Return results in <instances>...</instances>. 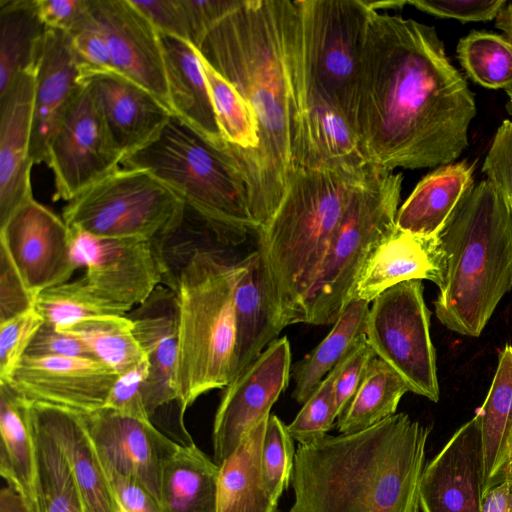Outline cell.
I'll return each instance as SVG.
<instances>
[{
    "mask_svg": "<svg viewBox=\"0 0 512 512\" xmlns=\"http://www.w3.org/2000/svg\"><path fill=\"white\" fill-rule=\"evenodd\" d=\"M291 349L277 338L225 388L212 431L213 460L219 466L237 449L248 430L270 410L289 385Z\"/></svg>",
    "mask_w": 512,
    "mask_h": 512,
    "instance_id": "cell-15",
    "label": "cell"
},
{
    "mask_svg": "<svg viewBox=\"0 0 512 512\" xmlns=\"http://www.w3.org/2000/svg\"><path fill=\"white\" fill-rule=\"evenodd\" d=\"M121 167L152 173L223 245H239L256 233L228 146L215 144L175 114L151 140L124 156Z\"/></svg>",
    "mask_w": 512,
    "mask_h": 512,
    "instance_id": "cell-6",
    "label": "cell"
},
{
    "mask_svg": "<svg viewBox=\"0 0 512 512\" xmlns=\"http://www.w3.org/2000/svg\"><path fill=\"white\" fill-rule=\"evenodd\" d=\"M375 357L365 338L333 369V389L338 418L353 399Z\"/></svg>",
    "mask_w": 512,
    "mask_h": 512,
    "instance_id": "cell-46",
    "label": "cell"
},
{
    "mask_svg": "<svg viewBox=\"0 0 512 512\" xmlns=\"http://www.w3.org/2000/svg\"><path fill=\"white\" fill-rule=\"evenodd\" d=\"M287 61L293 108V164L309 169L361 171L369 165L345 116L306 75L287 25Z\"/></svg>",
    "mask_w": 512,
    "mask_h": 512,
    "instance_id": "cell-12",
    "label": "cell"
},
{
    "mask_svg": "<svg viewBox=\"0 0 512 512\" xmlns=\"http://www.w3.org/2000/svg\"><path fill=\"white\" fill-rule=\"evenodd\" d=\"M429 324L422 280L404 281L372 301L366 339L375 355L406 381L410 392L437 402L440 391Z\"/></svg>",
    "mask_w": 512,
    "mask_h": 512,
    "instance_id": "cell-11",
    "label": "cell"
},
{
    "mask_svg": "<svg viewBox=\"0 0 512 512\" xmlns=\"http://www.w3.org/2000/svg\"><path fill=\"white\" fill-rule=\"evenodd\" d=\"M296 450L287 425L270 415L264 435L261 469L266 488L278 502L291 482Z\"/></svg>",
    "mask_w": 512,
    "mask_h": 512,
    "instance_id": "cell-42",
    "label": "cell"
},
{
    "mask_svg": "<svg viewBox=\"0 0 512 512\" xmlns=\"http://www.w3.org/2000/svg\"><path fill=\"white\" fill-rule=\"evenodd\" d=\"M495 26L512 43V1L505 4L495 19Z\"/></svg>",
    "mask_w": 512,
    "mask_h": 512,
    "instance_id": "cell-57",
    "label": "cell"
},
{
    "mask_svg": "<svg viewBox=\"0 0 512 512\" xmlns=\"http://www.w3.org/2000/svg\"><path fill=\"white\" fill-rule=\"evenodd\" d=\"M122 159L90 90L83 84L49 145L46 164L54 175L53 200L70 201L117 170Z\"/></svg>",
    "mask_w": 512,
    "mask_h": 512,
    "instance_id": "cell-14",
    "label": "cell"
},
{
    "mask_svg": "<svg viewBox=\"0 0 512 512\" xmlns=\"http://www.w3.org/2000/svg\"><path fill=\"white\" fill-rule=\"evenodd\" d=\"M35 301L8 254L0 247V322L34 309Z\"/></svg>",
    "mask_w": 512,
    "mask_h": 512,
    "instance_id": "cell-49",
    "label": "cell"
},
{
    "mask_svg": "<svg viewBox=\"0 0 512 512\" xmlns=\"http://www.w3.org/2000/svg\"><path fill=\"white\" fill-rule=\"evenodd\" d=\"M24 356L94 358L82 341L46 323L36 332Z\"/></svg>",
    "mask_w": 512,
    "mask_h": 512,
    "instance_id": "cell-53",
    "label": "cell"
},
{
    "mask_svg": "<svg viewBox=\"0 0 512 512\" xmlns=\"http://www.w3.org/2000/svg\"><path fill=\"white\" fill-rule=\"evenodd\" d=\"M186 206L145 169L119 167L63 208L69 228L109 238L160 241L182 225Z\"/></svg>",
    "mask_w": 512,
    "mask_h": 512,
    "instance_id": "cell-10",
    "label": "cell"
},
{
    "mask_svg": "<svg viewBox=\"0 0 512 512\" xmlns=\"http://www.w3.org/2000/svg\"><path fill=\"white\" fill-rule=\"evenodd\" d=\"M476 112L434 27L372 9L353 120L369 164L394 170L453 163L468 146Z\"/></svg>",
    "mask_w": 512,
    "mask_h": 512,
    "instance_id": "cell-1",
    "label": "cell"
},
{
    "mask_svg": "<svg viewBox=\"0 0 512 512\" xmlns=\"http://www.w3.org/2000/svg\"><path fill=\"white\" fill-rule=\"evenodd\" d=\"M90 14L107 41L114 70L172 112L158 30L130 0H90Z\"/></svg>",
    "mask_w": 512,
    "mask_h": 512,
    "instance_id": "cell-19",
    "label": "cell"
},
{
    "mask_svg": "<svg viewBox=\"0 0 512 512\" xmlns=\"http://www.w3.org/2000/svg\"><path fill=\"white\" fill-rule=\"evenodd\" d=\"M475 163L438 166L427 174L398 209L396 227L420 236H436L474 186Z\"/></svg>",
    "mask_w": 512,
    "mask_h": 512,
    "instance_id": "cell-30",
    "label": "cell"
},
{
    "mask_svg": "<svg viewBox=\"0 0 512 512\" xmlns=\"http://www.w3.org/2000/svg\"><path fill=\"white\" fill-rule=\"evenodd\" d=\"M31 402V401H30ZM38 512H88L72 468L56 440L33 417Z\"/></svg>",
    "mask_w": 512,
    "mask_h": 512,
    "instance_id": "cell-37",
    "label": "cell"
},
{
    "mask_svg": "<svg viewBox=\"0 0 512 512\" xmlns=\"http://www.w3.org/2000/svg\"><path fill=\"white\" fill-rule=\"evenodd\" d=\"M35 70L25 71L0 96V225L33 198L30 158Z\"/></svg>",
    "mask_w": 512,
    "mask_h": 512,
    "instance_id": "cell-24",
    "label": "cell"
},
{
    "mask_svg": "<svg viewBox=\"0 0 512 512\" xmlns=\"http://www.w3.org/2000/svg\"><path fill=\"white\" fill-rule=\"evenodd\" d=\"M467 75L488 89L512 88V43L503 35L472 31L457 45Z\"/></svg>",
    "mask_w": 512,
    "mask_h": 512,
    "instance_id": "cell-41",
    "label": "cell"
},
{
    "mask_svg": "<svg viewBox=\"0 0 512 512\" xmlns=\"http://www.w3.org/2000/svg\"><path fill=\"white\" fill-rule=\"evenodd\" d=\"M199 56L221 137L244 183L251 157L259 144L256 123L235 87Z\"/></svg>",
    "mask_w": 512,
    "mask_h": 512,
    "instance_id": "cell-36",
    "label": "cell"
},
{
    "mask_svg": "<svg viewBox=\"0 0 512 512\" xmlns=\"http://www.w3.org/2000/svg\"><path fill=\"white\" fill-rule=\"evenodd\" d=\"M401 173L372 165L356 187L306 296L298 323L334 324L372 249L396 227Z\"/></svg>",
    "mask_w": 512,
    "mask_h": 512,
    "instance_id": "cell-8",
    "label": "cell"
},
{
    "mask_svg": "<svg viewBox=\"0 0 512 512\" xmlns=\"http://www.w3.org/2000/svg\"><path fill=\"white\" fill-rule=\"evenodd\" d=\"M443 256L438 320L478 337L512 289V211L486 179L474 185L437 235Z\"/></svg>",
    "mask_w": 512,
    "mask_h": 512,
    "instance_id": "cell-5",
    "label": "cell"
},
{
    "mask_svg": "<svg viewBox=\"0 0 512 512\" xmlns=\"http://www.w3.org/2000/svg\"><path fill=\"white\" fill-rule=\"evenodd\" d=\"M127 316L149 363L144 397L151 417L160 407L178 398V302L174 288L159 285Z\"/></svg>",
    "mask_w": 512,
    "mask_h": 512,
    "instance_id": "cell-23",
    "label": "cell"
},
{
    "mask_svg": "<svg viewBox=\"0 0 512 512\" xmlns=\"http://www.w3.org/2000/svg\"><path fill=\"white\" fill-rule=\"evenodd\" d=\"M35 4L47 28L70 33L88 15L90 0H35Z\"/></svg>",
    "mask_w": 512,
    "mask_h": 512,
    "instance_id": "cell-54",
    "label": "cell"
},
{
    "mask_svg": "<svg viewBox=\"0 0 512 512\" xmlns=\"http://www.w3.org/2000/svg\"><path fill=\"white\" fill-rule=\"evenodd\" d=\"M116 512H163L159 499L138 479L105 471Z\"/></svg>",
    "mask_w": 512,
    "mask_h": 512,
    "instance_id": "cell-52",
    "label": "cell"
},
{
    "mask_svg": "<svg viewBox=\"0 0 512 512\" xmlns=\"http://www.w3.org/2000/svg\"><path fill=\"white\" fill-rule=\"evenodd\" d=\"M409 391L406 381L376 356L353 399L337 419L338 431H361L393 416L402 396Z\"/></svg>",
    "mask_w": 512,
    "mask_h": 512,
    "instance_id": "cell-38",
    "label": "cell"
},
{
    "mask_svg": "<svg viewBox=\"0 0 512 512\" xmlns=\"http://www.w3.org/2000/svg\"><path fill=\"white\" fill-rule=\"evenodd\" d=\"M30 401L8 382H0V474L29 503L36 505V445Z\"/></svg>",
    "mask_w": 512,
    "mask_h": 512,
    "instance_id": "cell-33",
    "label": "cell"
},
{
    "mask_svg": "<svg viewBox=\"0 0 512 512\" xmlns=\"http://www.w3.org/2000/svg\"><path fill=\"white\" fill-rule=\"evenodd\" d=\"M334 371L332 370L303 404L287 425L294 441L306 445L327 435L338 418L334 398Z\"/></svg>",
    "mask_w": 512,
    "mask_h": 512,
    "instance_id": "cell-43",
    "label": "cell"
},
{
    "mask_svg": "<svg viewBox=\"0 0 512 512\" xmlns=\"http://www.w3.org/2000/svg\"><path fill=\"white\" fill-rule=\"evenodd\" d=\"M31 412L64 452L88 512H116L107 475L81 415L37 402H31Z\"/></svg>",
    "mask_w": 512,
    "mask_h": 512,
    "instance_id": "cell-26",
    "label": "cell"
},
{
    "mask_svg": "<svg viewBox=\"0 0 512 512\" xmlns=\"http://www.w3.org/2000/svg\"><path fill=\"white\" fill-rule=\"evenodd\" d=\"M482 172L512 211V120L506 119L498 127L485 157Z\"/></svg>",
    "mask_w": 512,
    "mask_h": 512,
    "instance_id": "cell-47",
    "label": "cell"
},
{
    "mask_svg": "<svg viewBox=\"0 0 512 512\" xmlns=\"http://www.w3.org/2000/svg\"><path fill=\"white\" fill-rule=\"evenodd\" d=\"M80 80L123 157L151 140L173 114L155 95L115 70L81 66Z\"/></svg>",
    "mask_w": 512,
    "mask_h": 512,
    "instance_id": "cell-22",
    "label": "cell"
},
{
    "mask_svg": "<svg viewBox=\"0 0 512 512\" xmlns=\"http://www.w3.org/2000/svg\"><path fill=\"white\" fill-rule=\"evenodd\" d=\"M239 263L234 290L236 324L235 379L282 330L270 304L258 250Z\"/></svg>",
    "mask_w": 512,
    "mask_h": 512,
    "instance_id": "cell-27",
    "label": "cell"
},
{
    "mask_svg": "<svg viewBox=\"0 0 512 512\" xmlns=\"http://www.w3.org/2000/svg\"><path fill=\"white\" fill-rule=\"evenodd\" d=\"M0 247L35 299L44 290L68 282L77 269L69 227L34 197L0 225Z\"/></svg>",
    "mask_w": 512,
    "mask_h": 512,
    "instance_id": "cell-16",
    "label": "cell"
},
{
    "mask_svg": "<svg viewBox=\"0 0 512 512\" xmlns=\"http://www.w3.org/2000/svg\"><path fill=\"white\" fill-rule=\"evenodd\" d=\"M35 309L44 323L58 330L92 317L128 314L103 298L83 277L44 290L36 298Z\"/></svg>",
    "mask_w": 512,
    "mask_h": 512,
    "instance_id": "cell-40",
    "label": "cell"
},
{
    "mask_svg": "<svg viewBox=\"0 0 512 512\" xmlns=\"http://www.w3.org/2000/svg\"><path fill=\"white\" fill-rule=\"evenodd\" d=\"M80 415L104 470L138 479L159 499L163 467L179 443L151 420L109 408Z\"/></svg>",
    "mask_w": 512,
    "mask_h": 512,
    "instance_id": "cell-17",
    "label": "cell"
},
{
    "mask_svg": "<svg viewBox=\"0 0 512 512\" xmlns=\"http://www.w3.org/2000/svg\"><path fill=\"white\" fill-rule=\"evenodd\" d=\"M483 453V498L493 487L512 480V346L501 351L482 406L475 414Z\"/></svg>",
    "mask_w": 512,
    "mask_h": 512,
    "instance_id": "cell-29",
    "label": "cell"
},
{
    "mask_svg": "<svg viewBox=\"0 0 512 512\" xmlns=\"http://www.w3.org/2000/svg\"><path fill=\"white\" fill-rule=\"evenodd\" d=\"M44 320L34 308L0 322V382H8Z\"/></svg>",
    "mask_w": 512,
    "mask_h": 512,
    "instance_id": "cell-44",
    "label": "cell"
},
{
    "mask_svg": "<svg viewBox=\"0 0 512 512\" xmlns=\"http://www.w3.org/2000/svg\"><path fill=\"white\" fill-rule=\"evenodd\" d=\"M220 466L192 441L179 444L160 478L163 512H217Z\"/></svg>",
    "mask_w": 512,
    "mask_h": 512,
    "instance_id": "cell-32",
    "label": "cell"
},
{
    "mask_svg": "<svg viewBox=\"0 0 512 512\" xmlns=\"http://www.w3.org/2000/svg\"><path fill=\"white\" fill-rule=\"evenodd\" d=\"M73 47L83 63L82 67L114 70L107 41L89 13L70 33Z\"/></svg>",
    "mask_w": 512,
    "mask_h": 512,
    "instance_id": "cell-50",
    "label": "cell"
},
{
    "mask_svg": "<svg viewBox=\"0 0 512 512\" xmlns=\"http://www.w3.org/2000/svg\"><path fill=\"white\" fill-rule=\"evenodd\" d=\"M443 256L436 236L395 229L370 252L357 278L352 298L372 302L388 288L409 280L440 285Z\"/></svg>",
    "mask_w": 512,
    "mask_h": 512,
    "instance_id": "cell-25",
    "label": "cell"
},
{
    "mask_svg": "<svg viewBox=\"0 0 512 512\" xmlns=\"http://www.w3.org/2000/svg\"><path fill=\"white\" fill-rule=\"evenodd\" d=\"M117 377L94 358L24 356L8 383L31 402L88 414L105 407Z\"/></svg>",
    "mask_w": 512,
    "mask_h": 512,
    "instance_id": "cell-18",
    "label": "cell"
},
{
    "mask_svg": "<svg viewBox=\"0 0 512 512\" xmlns=\"http://www.w3.org/2000/svg\"><path fill=\"white\" fill-rule=\"evenodd\" d=\"M70 229L71 257L83 278L103 298L130 312L162 282L165 266L158 241L100 237Z\"/></svg>",
    "mask_w": 512,
    "mask_h": 512,
    "instance_id": "cell-13",
    "label": "cell"
},
{
    "mask_svg": "<svg viewBox=\"0 0 512 512\" xmlns=\"http://www.w3.org/2000/svg\"><path fill=\"white\" fill-rule=\"evenodd\" d=\"M361 171L297 167L268 223L257 233L267 295L281 329L298 323Z\"/></svg>",
    "mask_w": 512,
    "mask_h": 512,
    "instance_id": "cell-4",
    "label": "cell"
},
{
    "mask_svg": "<svg viewBox=\"0 0 512 512\" xmlns=\"http://www.w3.org/2000/svg\"><path fill=\"white\" fill-rule=\"evenodd\" d=\"M130 1L159 33L191 42L189 19L183 0Z\"/></svg>",
    "mask_w": 512,
    "mask_h": 512,
    "instance_id": "cell-51",
    "label": "cell"
},
{
    "mask_svg": "<svg viewBox=\"0 0 512 512\" xmlns=\"http://www.w3.org/2000/svg\"><path fill=\"white\" fill-rule=\"evenodd\" d=\"M0 512H38L13 487L6 485L0 491Z\"/></svg>",
    "mask_w": 512,
    "mask_h": 512,
    "instance_id": "cell-56",
    "label": "cell"
},
{
    "mask_svg": "<svg viewBox=\"0 0 512 512\" xmlns=\"http://www.w3.org/2000/svg\"><path fill=\"white\" fill-rule=\"evenodd\" d=\"M419 504L422 512H482L483 453L476 416L426 464Z\"/></svg>",
    "mask_w": 512,
    "mask_h": 512,
    "instance_id": "cell-20",
    "label": "cell"
},
{
    "mask_svg": "<svg viewBox=\"0 0 512 512\" xmlns=\"http://www.w3.org/2000/svg\"><path fill=\"white\" fill-rule=\"evenodd\" d=\"M46 30L35 0H0V96L36 69Z\"/></svg>",
    "mask_w": 512,
    "mask_h": 512,
    "instance_id": "cell-35",
    "label": "cell"
},
{
    "mask_svg": "<svg viewBox=\"0 0 512 512\" xmlns=\"http://www.w3.org/2000/svg\"><path fill=\"white\" fill-rule=\"evenodd\" d=\"M147 357L131 369L118 375L104 408L143 420H151L148 414L144 385L148 377Z\"/></svg>",
    "mask_w": 512,
    "mask_h": 512,
    "instance_id": "cell-45",
    "label": "cell"
},
{
    "mask_svg": "<svg viewBox=\"0 0 512 512\" xmlns=\"http://www.w3.org/2000/svg\"><path fill=\"white\" fill-rule=\"evenodd\" d=\"M506 92H507V95H508V98H509L510 107L512 108V88L506 90Z\"/></svg>",
    "mask_w": 512,
    "mask_h": 512,
    "instance_id": "cell-58",
    "label": "cell"
},
{
    "mask_svg": "<svg viewBox=\"0 0 512 512\" xmlns=\"http://www.w3.org/2000/svg\"><path fill=\"white\" fill-rule=\"evenodd\" d=\"M430 431L396 413L361 431L298 444L286 512H420Z\"/></svg>",
    "mask_w": 512,
    "mask_h": 512,
    "instance_id": "cell-3",
    "label": "cell"
},
{
    "mask_svg": "<svg viewBox=\"0 0 512 512\" xmlns=\"http://www.w3.org/2000/svg\"><path fill=\"white\" fill-rule=\"evenodd\" d=\"M71 37L47 28L35 69L30 158L46 163L50 142L82 89L81 66Z\"/></svg>",
    "mask_w": 512,
    "mask_h": 512,
    "instance_id": "cell-21",
    "label": "cell"
},
{
    "mask_svg": "<svg viewBox=\"0 0 512 512\" xmlns=\"http://www.w3.org/2000/svg\"><path fill=\"white\" fill-rule=\"evenodd\" d=\"M267 415L245 434L235 452L220 465L217 512H278L265 486L261 454Z\"/></svg>",
    "mask_w": 512,
    "mask_h": 512,
    "instance_id": "cell-31",
    "label": "cell"
},
{
    "mask_svg": "<svg viewBox=\"0 0 512 512\" xmlns=\"http://www.w3.org/2000/svg\"><path fill=\"white\" fill-rule=\"evenodd\" d=\"M290 6L291 0H231L192 41L239 92L257 126L259 144L244 178L256 234L275 213L294 171Z\"/></svg>",
    "mask_w": 512,
    "mask_h": 512,
    "instance_id": "cell-2",
    "label": "cell"
},
{
    "mask_svg": "<svg viewBox=\"0 0 512 512\" xmlns=\"http://www.w3.org/2000/svg\"><path fill=\"white\" fill-rule=\"evenodd\" d=\"M482 512H512V480L493 487L484 495Z\"/></svg>",
    "mask_w": 512,
    "mask_h": 512,
    "instance_id": "cell-55",
    "label": "cell"
},
{
    "mask_svg": "<svg viewBox=\"0 0 512 512\" xmlns=\"http://www.w3.org/2000/svg\"><path fill=\"white\" fill-rule=\"evenodd\" d=\"M369 302L351 299L328 335L292 368V397L304 404L324 378L366 338Z\"/></svg>",
    "mask_w": 512,
    "mask_h": 512,
    "instance_id": "cell-34",
    "label": "cell"
},
{
    "mask_svg": "<svg viewBox=\"0 0 512 512\" xmlns=\"http://www.w3.org/2000/svg\"><path fill=\"white\" fill-rule=\"evenodd\" d=\"M239 263L196 249L184 263L174 290L178 302L177 401L180 422L200 396L225 388L234 377V290Z\"/></svg>",
    "mask_w": 512,
    "mask_h": 512,
    "instance_id": "cell-7",
    "label": "cell"
},
{
    "mask_svg": "<svg viewBox=\"0 0 512 512\" xmlns=\"http://www.w3.org/2000/svg\"><path fill=\"white\" fill-rule=\"evenodd\" d=\"M60 331L82 341L95 359L118 375L146 358L127 315L92 317Z\"/></svg>",
    "mask_w": 512,
    "mask_h": 512,
    "instance_id": "cell-39",
    "label": "cell"
},
{
    "mask_svg": "<svg viewBox=\"0 0 512 512\" xmlns=\"http://www.w3.org/2000/svg\"><path fill=\"white\" fill-rule=\"evenodd\" d=\"M169 98L173 114L181 117L217 145L220 134L201 59L186 40L160 33Z\"/></svg>",
    "mask_w": 512,
    "mask_h": 512,
    "instance_id": "cell-28",
    "label": "cell"
},
{
    "mask_svg": "<svg viewBox=\"0 0 512 512\" xmlns=\"http://www.w3.org/2000/svg\"><path fill=\"white\" fill-rule=\"evenodd\" d=\"M507 0H407V5L439 18L461 22L496 19Z\"/></svg>",
    "mask_w": 512,
    "mask_h": 512,
    "instance_id": "cell-48",
    "label": "cell"
},
{
    "mask_svg": "<svg viewBox=\"0 0 512 512\" xmlns=\"http://www.w3.org/2000/svg\"><path fill=\"white\" fill-rule=\"evenodd\" d=\"M372 8L364 0H295L294 51L316 89L353 127L362 49Z\"/></svg>",
    "mask_w": 512,
    "mask_h": 512,
    "instance_id": "cell-9",
    "label": "cell"
}]
</instances>
